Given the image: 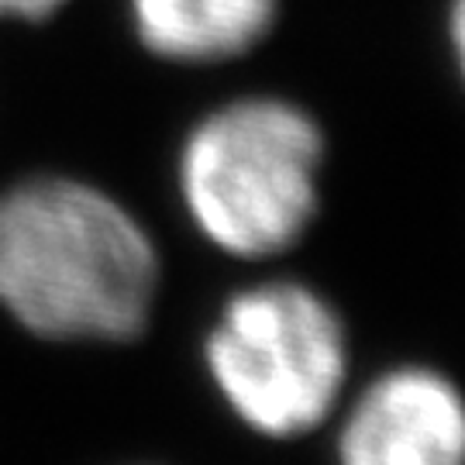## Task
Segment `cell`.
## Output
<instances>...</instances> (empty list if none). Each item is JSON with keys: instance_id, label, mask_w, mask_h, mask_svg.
Masks as SVG:
<instances>
[{"instance_id": "obj_1", "label": "cell", "mask_w": 465, "mask_h": 465, "mask_svg": "<svg viewBox=\"0 0 465 465\" xmlns=\"http://www.w3.org/2000/svg\"><path fill=\"white\" fill-rule=\"evenodd\" d=\"M159 290L149 234L84 183L32 180L0 197V307L55 341H128Z\"/></svg>"}, {"instance_id": "obj_2", "label": "cell", "mask_w": 465, "mask_h": 465, "mask_svg": "<svg viewBox=\"0 0 465 465\" xmlns=\"http://www.w3.org/2000/svg\"><path fill=\"white\" fill-rule=\"evenodd\" d=\"M324 142L282 100H238L186 138L180 186L197 228L217 249L262 259L290 249L317 211Z\"/></svg>"}, {"instance_id": "obj_3", "label": "cell", "mask_w": 465, "mask_h": 465, "mask_svg": "<svg viewBox=\"0 0 465 465\" xmlns=\"http://www.w3.org/2000/svg\"><path fill=\"white\" fill-rule=\"evenodd\" d=\"M207 366L249 428L293 438L317 428L341 393L345 331L317 293L269 282L224 307L207 338Z\"/></svg>"}, {"instance_id": "obj_4", "label": "cell", "mask_w": 465, "mask_h": 465, "mask_svg": "<svg viewBox=\"0 0 465 465\" xmlns=\"http://www.w3.org/2000/svg\"><path fill=\"white\" fill-rule=\"evenodd\" d=\"M338 455L341 465H462V400L438 372H390L351 411Z\"/></svg>"}, {"instance_id": "obj_5", "label": "cell", "mask_w": 465, "mask_h": 465, "mask_svg": "<svg viewBox=\"0 0 465 465\" xmlns=\"http://www.w3.org/2000/svg\"><path fill=\"white\" fill-rule=\"evenodd\" d=\"M142 45L173 63H221L272 28L276 0H132Z\"/></svg>"}, {"instance_id": "obj_6", "label": "cell", "mask_w": 465, "mask_h": 465, "mask_svg": "<svg viewBox=\"0 0 465 465\" xmlns=\"http://www.w3.org/2000/svg\"><path fill=\"white\" fill-rule=\"evenodd\" d=\"M63 0H0V17H25V21H38L49 17Z\"/></svg>"}]
</instances>
